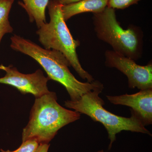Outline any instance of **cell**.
Masks as SVG:
<instances>
[{
	"label": "cell",
	"mask_w": 152,
	"mask_h": 152,
	"mask_svg": "<svg viewBox=\"0 0 152 152\" xmlns=\"http://www.w3.org/2000/svg\"><path fill=\"white\" fill-rule=\"evenodd\" d=\"M54 1L60 3L63 5H65L69 4H72V3L79 1L80 0H54Z\"/></svg>",
	"instance_id": "cell-15"
},
{
	"label": "cell",
	"mask_w": 152,
	"mask_h": 152,
	"mask_svg": "<svg viewBox=\"0 0 152 152\" xmlns=\"http://www.w3.org/2000/svg\"><path fill=\"white\" fill-rule=\"evenodd\" d=\"M39 145V143L34 140H28L23 142L18 148L15 151H11L9 150L5 151L2 149L0 151L1 152H36Z\"/></svg>",
	"instance_id": "cell-12"
},
{
	"label": "cell",
	"mask_w": 152,
	"mask_h": 152,
	"mask_svg": "<svg viewBox=\"0 0 152 152\" xmlns=\"http://www.w3.org/2000/svg\"><path fill=\"white\" fill-rule=\"evenodd\" d=\"M10 47L14 50L29 56L40 65L50 80L63 85L67 91L71 101L78 100L85 94L101 88L104 85L98 80L82 82L71 72L70 63L61 52L42 48L29 39L15 34L11 38Z\"/></svg>",
	"instance_id": "cell-1"
},
{
	"label": "cell",
	"mask_w": 152,
	"mask_h": 152,
	"mask_svg": "<svg viewBox=\"0 0 152 152\" xmlns=\"http://www.w3.org/2000/svg\"><path fill=\"white\" fill-rule=\"evenodd\" d=\"M105 64L115 68L126 76L130 88L140 90L152 88V64L145 66L137 64L135 61L113 50L105 53Z\"/></svg>",
	"instance_id": "cell-6"
},
{
	"label": "cell",
	"mask_w": 152,
	"mask_h": 152,
	"mask_svg": "<svg viewBox=\"0 0 152 152\" xmlns=\"http://www.w3.org/2000/svg\"><path fill=\"white\" fill-rule=\"evenodd\" d=\"M104 152V151L103 150H100V151H97V152Z\"/></svg>",
	"instance_id": "cell-17"
},
{
	"label": "cell",
	"mask_w": 152,
	"mask_h": 152,
	"mask_svg": "<svg viewBox=\"0 0 152 152\" xmlns=\"http://www.w3.org/2000/svg\"><path fill=\"white\" fill-rule=\"evenodd\" d=\"M57 100L54 92L36 98L29 121L23 129L22 142L32 140L49 144L60 129L80 119L81 114L64 108Z\"/></svg>",
	"instance_id": "cell-2"
},
{
	"label": "cell",
	"mask_w": 152,
	"mask_h": 152,
	"mask_svg": "<svg viewBox=\"0 0 152 152\" xmlns=\"http://www.w3.org/2000/svg\"><path fill=\"white\" fill-rule=\"evenodd\" d=\"M104 88L89 92L76 101L65 102V106L73 109L76 112L88 116L94 122H99L106 128L110 140L109 150L115 141L116 135L122 131H130L151 135L149 131L145 127L141 120L132 110H131L130 118L120 116L112 113L104 107V101L99 94Z\"/></svg>",
	"instance_id": "cell-4"
},
{
	"label": "cell",
	"mask_w": 152,
	"mask_h": 152,
	"mask_svg": "<svg viewBox=\"0 0 152 152\" xmlns=\"http://www.w3.org/2000/svg\"><path fill=\"white\" fill-rule=\"evenodd\" d=\"M62 6L54 0H50L48 7L50 21L42 25L37 31L39 40L44 48L61 53L80 77L91 83L94 79L81 65L77 53L80 42L75 39L71 34L63 17Z\"/></svg>",
	"instance_id": "cell-3"
},
{
	"label": "cell",
	"mask_w": 152,
	"mask_h": 152,
	"mask_svg": "<svg viewBox=\"0 0 152 152\" xmlns=\"http://www.w3.org/2000/svg\"><path fill=\"white\" fill-rule=\"evenodd\" d=\"M108 0H80L76 2L63 5L62 12L65 21L72 17L86 12H100L107 6Z\"/></svg>",
	"instance_id": "cell-9"
},
{
	"label": "cell",
	"mask_w": 152,
	"mask_h": 152,
	"mask_svg": "<svg viewBox=\"0 0 152 152\" xmlns=\"http://www.w3.org/2000/svg\"><path fill=\"white\" fill-rule=\"evenodd\" d=\"M6 74L0 78V83L15 87L22 94H31L36 98L50 92L47 83L50 79L45 77L42 71L38 69L33 73L24 74L12 65L5 66Z\"/></svg>",
	"instance_id": "cell-7"
},
{
	"label": "cell",
	"mask_w": 152,
	"mask_h": 152,
	"mask_svg": "<svg viewBox=\"0 0 152 152\" xmlns=\"http://www.w3.org/2000/svg\"><path fill=\"white\" fill-rule=\"evenodd\" d=\"M93 23L98 39L110 45L114 51L135 61L141 58L142 31L134 25L123 28L117 20L115 9L107 7L102 12L93 13Z\"/></svg>",
	"instance_id": "cell-5"
},
{
	"label": "cell",
	"mask_w": 152,
	"mask_h": 152,
	"mask_svg": "<svg viewBox=\"0 0 152 152\" xmlns=\"http://www.w3.org/2000/svg\"><path fill=\"white\" fill-rule=\"evenodd\" d=\"M140 0H108L107 7L114 9H124L137 4Z\"/></svg>",
	"instance_id": "cell-13"
},
{
	"label": "cell",
	"mask_w": 152,
	"mask_h": 152,
	"mask_svg": "<svg viewBox=\"0 0 152 152\" xmlns=\"http://www.w3.org/2000/svg\"><path fill=\"white\" fill-rule=\"evenodd\" d=\"M114 105L127 106L140 118L145 126L152 124V88L140 90L133 94L107 96Z\"/></svg>",
	"instance_id": "cell-8"
},
{
	"label": "cell",
	"mask_w": 152,
	"mask_h": 152,
	"mask_svg": "<svg viewBox=\"0 0 152 152\" xmlns=\"http://www.w3.org/2000/svg\"><path fill=\"white\" fill-rule=\"evenodd\" d=\"M50 145L49 144H39L36 152H48Z\"/></svg>",
	"instance_id": "cell-14"
},
{
	"label": "cell",
	"mask_w": 152,
	"mask_h": 152,
	"mask_svg": "<svg viewBox=\"0 0 152 152\" xmlns=\"http://www.w3.org/2000/svg\"><path fill=\"white\" fill-rule=\"evenodd\" d=\"M15 0H0V43L6 34L12 33L9 21V14Z\"/></svg>",
	"instance_id": "cell-11"
},
{
	"label": "cell",
	"mask_w": 152,
	"mask_h": 152,
	"mask_svg": "<svg viewBox=\"0 0 152 152\" xmlns=\"http://www.w3.org/2000/svg\"><path fill=\"white\" fill-rule=\"evenodd\" d=\"M5 66H3V65H0V69L3 70H4L5 69Z\"/></svg>",
	"instance_id": "cell-16"
},
{
	"label": "cell",
	"mask_w": 152,
	"mask_h": 152,
	"mask_svg": "<svg viewBox=\"0 0 152 152\" xmlns=\"http://www.w3.org/2000/svg\"><path fill=\"white\" fill-rule=\"evenodd\" d=\"M50 0H23L18 4L26 11L31 23L35 21L38 29L46 23L45 11Z\"/></svg>",
	"instance_id": "cell-10"
}]
</instances>
